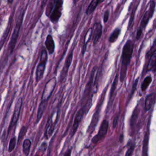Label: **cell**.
Wrapping results in <instances>:
<instances>
[{
  "label": "cell",
  "instance_id": "13",
  "mask_svg": "<svg viewBox=\"0 0 156 156\" xmlns=\"http://www.w3.org/2000/svg\"><path fill=\"white\" fill-rule=\"evenodd\" d=\"M102 32V27L100 23H96L92 29V35L93 39V44H96L101 37Z\"/></svg>",
  "mask_w": 156,
  "mask_h": 156
},
{
  "label": "cell",
  "instance_id": "33",
  "mask_svg": "<svg viewBox=\"0 0 156 156\" xmlns=\"http://www.w3.org/2000/svg\"><path fill=\"white\" fill-rule=\"evenodd\" d=\"M109 18V10H107L104 14V16H103V20H104V23H107L108 20Z\"/></svg>",
  "mask_w": 156,
  "mask_h": 156
},
{
  "label": "cell",
  "instance_id": "32",
  "mask_svg": "<svg viewBox=\"0 0 156 156\" xmlns=\"http://www.w3.org/2000/svg\"><path fill=\"white\" fill-rule=\"evenodd\" d=\"M133 149H134V144L133 143H131L130 144V146L126 152V155L125 156H130L133 151Z\"/></svg>",
  "mask_w": 156,
  "mask_h": 156
},
{
  "label": "cell",
  "instance_id": "10",
  "mask_svg": "<svg viewBox=\"0 0 156 156\" xmlns=\"http://www.w3.org/2000/svg\"><path fill=\"white\" fill-rule=\"evenodd\" d=\"M108 128V121L105 119L103 120V121L101 122V124L100 126L98 133L92 138L91 142L94 144L98 143L101 140H102L105 136V135L107 132Z\"/></svg>",
  "mask_w": 156,
  "mask_h": 156
},
{
  "label": "cell",
  "instance_id": "22",
  "mask_svg": "<svg viewBox=\"0 0 156 156\" xmlns=\"http://www.w3.org/2000/svg\"><path fill=\"white\" fill-rule=\"evenodd\" d=\"M10 24H11V19H10L9 20V24H8V26L3 35V36L2 37L1 40H0V51L1 50V48L3 46L5 40H6V38H7V37H8V35L9 34V32H10Z\"/></svg>",
  "mask_w": 156,
  "mask_h": 156
},
{
  "label": "cell",
  "instance_id": "28",
  "mask_svg": "<svg viewBox=\"0 0 156 156\" xmlns=\"http://www.w3.org/2000/svg\"><path fill=\"white\" fill-rule=\"evenodd\" d=\"M16 144V139L15 136H13L10 139L9 141V147H8V151L9 152H11L12 151H13V149L15 147Z\"/></svg>",
  "mask_w": 156,
  "mask_h": 156
},
{
  "label": "cell",
  "instance_id": "12",
  "mask_svg": "<svg viewBox=\"0 0 156 156\" xmlns=\"http://www.w3.org/2000/svg\"><path fill=\"white\" fill-rule=\"evenodd\" d=\"M155 2L154 1H152L150 4L149 5V10H147L144 15H143L142 19H141V24H140V27H139L138 29H140L141 30L143 31V30L145 28V27L146 26L149 19L152 16V15L154 13V9H155Z\"/></svg>",
  "mask_w": 156,
  "mask_h": 156
},
{
  "label": "cell",
  "instance_id": "21",
  "mask_svg": "<svg viewBox=\"0 0 156 156\" xmlns=\"http://www.w3.org/2000/svg\"><path fill=\"white\" fill-rule=\"evenodd\" d=\"M148 141H149V132L148 131L146 133L144 141H143V152H142V156H147V147H148Z\"/></svg>",
  "mask_w": 156,
  "mask_h": 156
},
{
  "label": "cell",
  "instance_id": "6",
  "mask_svg": "<svg viewBox=\"0 0 156 156\" xmlns=\"http://www.w3.org/2000/svg\"><path fill=\"white\" fill-rule=\"evenodd\" d=\"M58 110L54 112L49 118L44 131V137L49 139L53 133L58 118Z\"/></svg>",
  "mask_w": 156,
  "mask_h": 156
},
{
  "label": "cell",
  "instance_id": "20",
  "mask_svg": "<svg viewBox=\"0 0 156 156\" xmlns=\"http://www.w3.org/2000/svg\"><path fill=\"white\" fill-rule=\"evenodd\" d=\"M31 146V141L29 139H25L23 143V154L27 156Z\"/></svg>",
  "mask_w": 156,
  "mask_h": 156
},
{
  "label": "cell",
  "instance_id": "17",
  "mask_svg": "<svg viewBox=\"0 0 156 156\" xmlns=\"http://www.w3.org/2000/svg\"><path fill=\"white\" fill-rule=\"evenodd\" d=\"M102 2V1H99V0L91 1L86 10V14L88 15L91 14L94 11V10L97 7L98 5Z\"/></svg>",
  "mask_w": 156,
  "mask_h": 156
},
{
  "label": "cell",
  "instance_id": "9",
  "mask_svg": "<svg viewBox=\"0 0 156 156\" xmlns=\"http://www.w3.org/2000/svg\"><path fill=\"white\" fill-rule=\"evenodd\" d=\"M105 94V90L103 93V95L102 96L101 99H100V101L99 102V104L97 105V107L96 108V110H95V112H94V114L93 115V118H92L91 123H90V126H89V127L88 128V130H87V132H89V133L93 132V131L94 130V129L96 127V124H97V123L98 122L99 118L100 110H101V105H102V104L103 103V101L104 99Z\"/></svg>",
  "mask_w": 156,
  "mask_h": 156
},
{
  "label": "cell",
  "instance_id": "23",
  "mask_svg": "<svg viewBox=\"0 0 156 156\" xmlns=\"http://www.w3.org/2000/svg\"><path fill=\"white\" fill-rule=\"evenodd\" d=\"M149 63L148 64V70H152L154 73L156 71V53H155L151 57Z\"/></svg>",
  "mask_w": 156,
  "mask_h": 156
},
{
  "label": "cell",
  "instance_id": "15",
  "mask_svg": "<svg viewBox=\"0 0 156 156\" xmlns=\"http://www.w3.org/2000/svg\"><path fill=\"white\" fill-rule=\"evenodd\" d=\"M44 43L49 54H52L55 50V43L51 35H47Z\"/></svg>",
  "mask_w": 156,
  "mask_h": 156
},
{
  "label": "cell",
  "instance_id": "29",
  "mask_svg": "<svg viewBox=\"0 0 156 156\" xmlns=\"http://www.w3.org/2000/svg\"><path fill=\"white\" fill-rule=\"evenodd\" d=\"M156 51V40H155V41L154 42L151 48L150 49V50L147 52V53L146 54V57L147 58H150L155 53Z\"/></svg>",
  "mask_w": 156,
  "mask_h": 156
},
{
  "label": "cell",
  "instance_id": "30",
  "mask_svg": "<svg viewBox=\"0 0 156 156\" xmlns=\"http://www.w3.org/2000/svg\"><path fill=\"white\" fill-rule=\"evenodd\" d=\"M26 131H27V128H26V127H25V126H23V127H21V130H20V133H19L18 138V142L20 141V140H21V138L23 137V136H24V134L26 133Z\"/></svg>",
  "mask_w": 156,
  "mask_h": 156
},
{
  "label": "cell",
  "instance_id": "4",
  "mask_svg": "<svg viewBox=\"0 0 156 156\" xmlns=\"http://www.w3.org/2000/svg\"><path fill=\"white\" fill-rule=\"evenodd\" d=\"M93 96V94H92L91 95V96L88 99L86 104L81 108H80L79 110L77 112V113L76 115V117H75L74 120V122H73L72 128L71 129V132H70L71 136H73L75 134V133L76 132V131L77 130L78 127H79V123L83 118V115L85 114H86L88 112L89 109L90 108V107L92 105Z\"/></svg>",
  "mask_w": 156,
  "mask_h": 156
},
{
  "label": "cell",
  "instance_id": "3",
  "mask_svg": "<svg viewBox=\"0 0 156 156\" xmlns=\"http://www.w3.org/2000/svg\"><path fill=\"white\" fill-rule=\"evenodd\" d=\"M63 3V1L57 0L51 1V4H49L51 7L46 10V13L49 17L51 21L54 23H57L62 15Z\"/></svg>",
  "mask_w": 156,
  "mask_h": 156
},
{
  "label": "cell",
  "instance_id": "35",
  "mask_svg": "<svg viewBox=\"0 0 156 156\" xmlns=\"http://www.w3.org/2000/svg\"><path fill=\"white\" fill-rule=\"evenodd\" d=\"M71 149L69 148L66 150V151L65 152L63 156H71Z\"/></svg>",
  "mask_w": 156,
  "mask_h": 156
},
{
  "label": "cell",
  "instance_id": "5",
  "mask_svg": "<svg viewBox=\"0 0 156 156\" xmlns=\"http://www.w3.org/2000/svg\"><path fill=\"white\" fill-rule=\"evenodd\" d=\"M48 60V54L46 49H43L40 54L39 63L37 66L36 69V81L39 82L43 77L46 65Z\"/></svg>",
  "mask_w": 156,
  "mask_h": 156
},
{
  "label": "cell",
  "instance_id": "25",
  "mask_svg": "<svg viewBox=\"0 0 156 156\" xmlns=\"http://www.w3.org/2000/svg\"><path fill=\"white\" fill-rule=\"evenodd\" d=\"M118 74H116L115 78H114V80L113 81L112 88H111V90H110V99H112V98L113 95V93L115 92V90H116V86H117V84H118Z\"/></svg>",
  "mask_w": 156,
  "mask_h": 156
},
{
  "label": "cell",
  "instance_id": "7",
  "mask_svg": "<svg viewBox=\"0 0 156 156\" xmlns=\"http://www.w3.org/2000/svg\"><path fill=\"white\" fill-rule=\"evenodd\" d=\"M56 84L57 79L55 77L51 79L46 82L41 95V102L47 103V101L49 100V99L52 94V92L55 88Z\"/></svg>",
  "mask_w": 156,
  "mask_h": 156
},
{
  "label": "cell",
  "instance_id": "27",
  "mask_svg": "<svg viewBox=\"0 0 156 156\" xmlns=\"http://www.w3.org/2000/svg\"><path fill=\"white\" fill-rule=\"evenodd\" d=\"M138 107H136L135 110L133 112V114L131 116V120H130V126L131 127H133L137 119V117H138Z\"/></svg>",
  "mask_w": 156,
  "mask_h": 156
},
{
  "label": "cell",
  "instance_id": "8",
  "mask_svg": "<svg viewBox=\"0 0 156 156\" xmlns=\"http://www.w3.org/2000/svg\"><path fill=\"white\" fill-rule=\"evenodd\" d=\"M22 104H23V99H22V98H19L16 102L13 113L12 115V118L11 121L10 122V124H9V128L7 130V136L9 135L10 130L17 124V122H18L19 117H20Z\"/></svg>",
  "mask_w": 156,
  "mask_h": 156
},
{
  "label": "cell",
  "instance_id": "24",
  "mask_svg": "<svg viewBox=\"0 0 156 156\" xmlns=\"http://www.w3.org/2000/svg\"><path fill=\"white\" fill-rule=\"evenodd\" d=\"M119 34H120V29L118 28L115 29L109 37V41L110 43H114L118 38Z\"/></svg>",
  "mask_w": 156,
  "mask_h": 156
},
{
  "label": "cell",
  "instance_id": "1",
  "mask_svg": "<svg viewBox=\"0 0 156 156\" xmlns=\"http://www.w3.org/2000/svg\"><path fill=\"white\" fill-rule=\"evenodd\" d=\"M133 51V43L129 40L123 46L121 55V68L120 71V81L123 82L126 76L127 67L129 65Z\"/></svg>",
  "mask_w": 156,
  "mask_h": 156
},
{
  "label": "cell",
  "instance_id": "34",
  "mask_svg": "<svg viewBox=\"0 0 156 156\" xmlns=\"http://www.w3.org/2000/svg\"><path fill=\"white\" fill-rule=\"evenodd\" d=\"M118 118H119V114L116 116L113 119V127L115 128V127L116 126L117 124H118Z\"/></svg>",
  "mask_w": 156,
  "mask_h": 156
},
{
  "label": "cell",
  "instance_id": "14",
  "mask_svg": "<svg viewBox=\"0 0 156 156\" xmlns=\"http://www.w3.org/2000/svg\"><path fill=\"white\" fill-rule=\"evenodd\" d=\"M73 57V51H72L66 57V61L65 62V65L63 66V68L62 69V73H61V75H60V78L62 79H65V76H66V74L68 73L69 68V66H70V65L71 64V62H72Z\"/></svg>",
  "mask_w": 156,
  "mask_h": 156
},
{
  "label": "cell",
  "instance_id": "26",
  "mask_svg": "<svg viewBox=\"0 0 156 156\" xmlns=\"http://www.w3.org/2000/svg\"><path fill=\"white\" fill-rule=\"evenodd\" d=\"M151 81H152V77L151 76H147L144 79V80L142 83V85L141 86V90L143 91H145L147 88V87L149 85V84L151 83Z\"/></svg>",
  "mask_w": 156,
  "mask_h": 156
},
{
  "label": "cell",
  "instance_id": "11",
  "mask_svg": "<svg viewBox=\"0 0 156 156\" xmlns=\"http://www.w3.org/2000/svg\"><path fill=\"white\" fill-rule=\"evenodd\" d=\"M98 76V67L94 66L91 73V75L90 77V79L85 86V88L83 92V98H85L89 94L90 91H91L93 85L96 83V79Z\"/></svg>",
  "mask_w": 156,
  "mask_h": 156
},
{
  "label": "cell",
  "instance_id": "31",
  "mask_svg": "<svg viewBox=\"0 0 156 156\" xmlns=\"http://www.w3.org/2000/svg\"><path fill=\"white\" fill-rule=\"evenodd\" d=\"M138 82V79H136L135 81L134 82V83H133V85H132V90H131V93H130V96H129V99H130V98H132V96H133V94H134V92L135 91L136 88V87H137Z\"/></svg>",
  "mask_w": 156,
  "mask_h": 156
},
{
  "label": "cell",
  "instance_id": "16",
  "mask_svg": "<svg viewBox=\"0 0 156 156\" xmlns=\"http://www.w3.org/2000/svg\"><path fill=\"white\" fill-rule=\"evenodd\" d=\"M156 99V94L155 93H151L146 96L144 102V108L146 111H148L151 109V107L154 104Z\"/></svg>",
  "mask_w": 156,
  "mask_h": 156
},
{
  "label": "cell",
  "instance_id": "2",
  "mask_svg": "<svg viewBox=\"0 0 156 156\" xmlns=\"http://www.w3.org/2000/svg\"><path fill=\"white\" fill-rule=\"evenodd\" d=\"M24 14V10L22 9V10H20L18 12V16L16 17V24L12 35V37L10 39V41L9 42V46H8V50L9 51L10 54H12L15 49L17 39L19 35L20 30L22 26L23 23V16Z\"/></svg>",
  "mask_w": 156,
  "mask_h": 156
},
{
  "label": "cell",
  "instance_id": "18",
  "mask_svg": "<svg viewBox=\"0 0 156 156\" xmlns=\"http://www.w3.org/2000/svg\"><path fill=\"white\" fill-rule=\"evenodd\" d=\"M92 36V29L90 28L89 29L85 35V37H84V42H83V48H82V55H84V53H85V51L86 50V48H87V45L88 44V43L89 42V41L91 39V37Z\"/></svg>",
  "mask_w": 156,
  "mask_h": 156
},
{
  "label": "cell",
  "instance_id": "36",
  "mask_svg": "<svg viewBox=\"0 0 156 156\" xmlns=\"http://www.w3.org/2000/svg\"><path fill=\"white\" fill-rule=\"evenodd\" d=\"M35 156H39V155H36Z\"/></svg>",
  "mask_w": 156,
  "mask_h": 156
},
{
  "label": "cell",
  "instance_id": "19",
  "mask_svg": "<svg viewBox=\"0 0 156 156\" xmlns=\"http://www.w3.org/2000/svg\"><path fill=\"white\" fill-rule=\"evenodd\" d=\"M46 102H40L38 108V112H37V122H38L40 119L41 118L43 113L46 109Z\"/></svg>",
  "mask_w": 156,
  "mask_h": 156
}]
</instances>
